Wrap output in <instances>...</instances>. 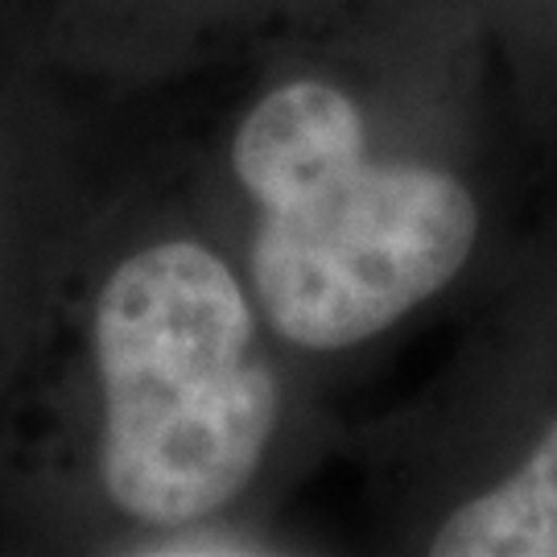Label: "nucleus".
<instances>
[{
	"label": "nucleus",
	"instance_id": "1",
	"mask_svg": "<svg viewBox=\"0 0 557 557\" xmlns=\"http://www.w3.org/2000/svg\"><path fill=\"white\" fill-rule=\"evenodd\" d=\"M100 475L124 517L182 529L248 487L281 384L232 264L195 239L120 260L96 301Z\"/></svg>",
	"mask_w": 557,
	"mask_h": 557
},
{
	"label": "nucleus",
	"instance_id": "4",
	"mask_svg": "<svg viewBox=\"0 0 557 557\" xmlns=\"http://www.w3.org/2000/svg\"><path fill=\"white\" fill-rule=\"evenodd\" d=\"M149 554H260L257 545H244V537L227 533H190V524L174 529L170 545H153Z\"/></svg>",
	"mask_w": 557,
	"mask_h": 557
},
{
	"label": "nucleus",
	"instance_id": "3",
	"mask_svg": "<svg viewBox=\"0 0 557 557\" xmlns=\"http://www.w3.org/2000/svg\"><path fill=\"white\" fill-rule=\"evenodd\" d=\"M359 158H368L363 112L347 91L322 79L273 87L244 116L232 145L236 178L257 207L294 199Z\"/></svg>",
	"mask_w": 557,
	"mask_h": 557
},
{
	"label": "nucleus",
	"instance_id": "2",
	"mask_svg": "<svg viewBox=\"0 0 557 557\" xmlns=\"http://www.w3.org/2000/svg\"><path fill=\"white\" fill-rule=\"evenodd\" d=\"M483 202L434 161L359 158L277 207H260L252 289L273 331L335 351L388 331L475 260Z\"/></svg>",
	"mask_w": 557,
	"mask_h": 557
}]
</instances>
